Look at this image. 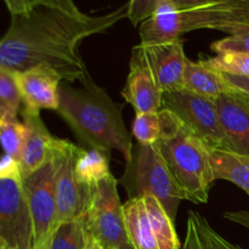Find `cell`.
I'll return each instance as SVG.
<instances>
[{
	"label": "cell",
	"mask_w": 249,
	"mask_h": 249,
	"mask_svg": "<svg viewBox=\"0 0 249 249\" xmlns=\"http://www.w3.org/2000/svg\"><path fill=\"white\" fill-rule=\"evenodd\" d=\"M21 102L15 72L0 66V109H7L17 113Z\"/></svg>",
	"instance_id": "27"
},
{
	"label": "cell",
	"mask_w": 249,
	"mask_h": 249,
	"mask_svg": "<svg viewBox=\"0 0 249 249\" xmlns=\"http://www.w3.org/2000/svg\"><path fill=\"white\" fill-rule=\"evenodd\" d=\"M215 101L226 147L249 157V111L231 94L221 95Z\"/></svg>",
	"instance_id": "15"
},
{
	"label": "cell",
	"mask_w": 249,
	"mask_h": 249,
	"mask_svg": "<svg viewBox=\"0 0 249 249\" xmlns=\"http://www.w3.org/2000/svg\"><path fill=\"white\" fill-rule=\"evenodd\" d=\"M123 212L126 230L135 249H158L143 197L129 198L123 203Z\"/></svg>",
	"instance_id": "18"
},
{
	"label": "cell",
	"mask_w": 249,
	"mask_h": 249,
	"mask_svg": "<svg viewBox=\"0 0 249 249\" xmlns=\"http://www.w3.org/2000/svg\"><path fill=\"white\" fill-rule=\"evenodd\" d=\"M212 50L216 53V55L230 53L249 55V31L241 32L215 41L212 44Z\"/></svg>",
	"instance_id": "28"
},
{
	"label": "cell",
	"mask_w": 249,
	"mask_h": 249,
	"mask_svg": "<svg viewBox=\"0 0 249 249\" xmlns=\"http://www.w3.org/2000/svg\"><path fill=\"white\" fill-rule=\"evenodd\" d=\"M78 150L79 146L71 141L60 140L57 148L58 167L55 180V228L58 224L84 215L94 194L95 186L83 184L75 175L74 162Z\"/></svg>",
	"instance_id": "9"
},
{
	"label": "cell",
	"mask_w": 249,
	"mask_h": 249,
	"mask_svg": "<svg viewBox=\"0 0 249 249\" xmlns=\"http://www.w3.org/2000/svg\"><path fill=\"white\" fill-rule=\"evenodd\" d=\"M57 148L53 160L46 163L40 169L22 178V186L33 225V248L48 246L55 229V180L58 167Z\"/></svg>",
	"instance_id": "8"
},
{
	"label": "cell",
	"mask_w": 249,
	"mask_h": 249,
	"mask_svg": "<svg viewBox=\"0 0 249 249\" xmlns=\"http://www.w3.org/2000/svg\"><path fill=\"white\" fill-rule=\"evenodd\" d=\"M91 240L83 215L58 224L53 231L49 249H87Z\"/></svg>",
	"instance_id": "22"
},
{
	"label": "cell",
	"mask_w": 249,
	"mask_h": 249,
	"mask_svg": "<svg viewBox=\"0 0 249 249\" xmlns=\"http://www.w3.org/2000/svg\"><path fill=\"white\" fill-rule=\"evenodd\" d=\"M0 179H14L22 181V172L19 162L9 155L0 157Z\"/></svg>",
	"instance_id": "30"
},
{
	"label": "cell",
	"mask_w": 249,
	"mask_h": 249,
	"mask_svg": "<svg viewBox=\"0 0 249 249\" xmlns=\"http://www.w3.org/2000/svg\"><path fill=\"white\" fill-rule=\"evenodd\" d=\"M225 218L249 229V212H229L225 214Z\"/></svg>",
	"instance_id": "33"
},
{
	"label": "cell",
	"mask_w": 249,
	"mask_h": 249,
	"mask_svg": "<svg viewBox=\"0 0 249 249\" xmlns=\"http://www.w3.org/2000/svg\"><path fill=\"white\" fill-rule=\"evenodd\" d=\"M15 78L24 112L39 114L41 109L57 111L60 101L58 90L62 78L55 71L45 66H38L23 72H15Z\"/></svg>",
	"instance_id": "12"
},
{
	"label": "cell",
	"mask_w": 249,
	"mask_h": 249,
	"mask_svg": "<svg viewBox=\"0 0 249 249\" xmlns=\"http://www.w3.org/2000/svg\"><path fill=\"white\" fill-rule=\"evenodd\" d=\"M162 0H129L128 18L133 26H138L150 18Z\"/></svg>",
	"instance_id": "29"
},
{
	"label": "cell",
	"mask_w": 249,
	"mask_h": 249,
	"mask_svg": "<svg viewBox=\"0 0 249 249\" xmlns=\"http://www.w3.org/2000/svg\"><path fill=\"white\" fill-rule=\"evenodd\" d=\"M22 116L27 126L26 140L18 160L23 178L53 160L60 139L51 135L39 114L22 111Z\"/></svg>",
	"instance_id": "13"
},
{
	"label": "cell",
	"mask_w": 249,
	"mask_h": 249,
	"mask_svg": "<svg viewBox=\"0 0 249 249\" xmlns=\"http://www.w3.org/2000/svg\"><path fill=\"white\" fill-rule=\"evenodd\" d=\"M84 219L90 237L102 249H135L126 230L117 180L112 174L95 186Z\"/></svg>",
	"instance_id": "5"
},
{
	"label": "cell",
	"mask_w": 249,
	"mask_h": 249,
	"mask_svg": "<svg viewBox=\"0 0 249 249\" xmlns=\"http://www.w3.org/2000/svg\"><path fill=\"white\" fill-rule=\"evenodd\" d=\"M32 249H49V245L44 246V247H38V248H32Z\"/></svg>",
	"instance_id": "37"
},
{
	"label": "cell",
	"mask_w": 249,
	"mask_h": 249,
	"mask_svg": "<svg viewBox=\"0 0 249 249\" xmlns=\"http://www.w3.org/2000/svg\"><path fill=\"white\" fill-rule=\"evenodd\" d=\"M128 169L133 172V194L130 198L153 196L174 221L180 202L185 197L157 147L155 145H140L136 158H133Z\"/></svg>",
	"instance_id": "7"
},
{
	"label": "cell",
	"mask_w": 249,
	"mask_h": 249,
	"mask_svg": "<svg viewBox=\"0 0 249 249\" xmlns=\"http://www.w3.org/2000/svg\"><path fill=\"white\" fill-rule=\"evenodd\" d=\"M214 179L237 185L249 196V157L223 148H209Z\"/></svg>",
	"instance_id": "17"
},
{
	"label": "cell",
	"mask_w": 249,
	"mask_h": 249,
	"mask_svg": "<svg viewBox=\"0 0 249 249\" xmlns=\"http://www.w3.org/2000/svg\"><path fill=\"white\" fill-rule=\"evenodd\" d=\"M141 46L145 50L162 91L182 88V77L189 58L185 55L181 39H175L160 45Z\"/></svg>",
	"instance_id": "14"
},
{
	"label": "cell",
	"mask_w": 249,
	"mask_h": 249,
	"mask_svg": "<svg viewBox=\"0 0 249 249\" xmlns=\"http://www.w3.org/2000/svg\"><path fill=\"white\" fill-rule=\"evenodd\" d=\"M175 10H190L208 4L212 0H167Z\"/></svg>",
	"instance_id": "32"
},
{
	"label": "cell",
	"mask_w": 249,
	"mask_h": 249,
	"mask_svg": "<svg viewBox=\"0 0 249 249\" xmlns=\"http://www.w3.org/2000/svg\"><path fill=\"white\" fill-rule=\"evenodd\" d=\"M7 10L12 15L27 14L33 9L39 6L51 7V9L60 10L68 15H72L75 17H84L83 14L73 0H4Z\"/></svg>",
	"instance_id": "24"
},
{
	"label": "cell",
	"mask_w": 249,
	"mask_h": 249,
	"mask_svg": "<svg viewBox=\"0 0 249 249\" xmlns=\"http://www.w3.org/2000/svg\"><path fill=\"white\" fill-rule=\"evenodd\" d=\"M182 88L201 96L216 100L219 96L231 94L223 74L208 66L187 60L182 77Z\"/></svg>",
	"instance_id": "16"
},
{
	"label": "cell",
	"mask_w": 249,
	"mask_h": 249,
	"mask_svg": "<svg viewBox=\"0 0 249 249\" xmlns=\"http://www.w3.org/2000/svg\"><path fill=\"white\" fill-rule=\"evenodd\" d=\"M221 74H223L228 87L230 88L231 92H241V94L249 95V77L231 75L226 74V73H221Z\"/></svg>",
	"instance_id": "31"
},
{
	"label": "cell",
	"mask_w": 249,
	"mask_h": 249,
	"mask_svg": "<svg viewBox=\"0 0 249 249\" xmlns=\"http://www.w3.org/2000/svg\"><path fill=\"white\" fill-rule=\"evenodd\" d=\"M0 249H14L12 247H10V246L5 245V243H0Z\"/></svg>",
	"instance_id": "36"
},
{
	"label": "cell",
	"mask_w": 249,
	"mask_h": 249,
	"mask_svg": "<svg viewBox=\"0 0 249 249\" xmlns=\"http://www.w3.org/2000/svg\"><path fill=\"white\" fill-rule=\"evenodd\" d=\"M80 83V89L60 85L57 112L91 150L107 156L117 150L123 155L126 165L131 164L133 141L122 117V105L114 104L89 74Z\"/></svg>",
	"instance_id": "2"
},
{
	"label": "cell",
	"mask_w": 249,
	"mask_h": 249,
	"mask_svg": "<svg viewBox=\"0 0 249 249\" xmlns=\"http://www.w3.org/2000/svg\"><path fill=\"white\" fill-rule=\"evenodd\" d=\"M184 249H242L221 237L204 216L190 212Z\"/></svg>",
	"instance_id": "19"
},
{
	"label": "cell",
	"mask_w": 249,
	"mask_h": 249,
	"mask_svg": "<svg viewBox=\"0 0 249 249\" xmlns=\"http://www.w3.org/2000/svg\"><path fill=\"white\" fill-rule=\"evenodd\" d=\"M198 29H213L230 36L249 31V0H212L190 10H175L167 0H162L155 14L141 23V45L169 43Z\"/></svg>",
	"instance_id": "3"
},
{
	"label": "cell",
	"mask_w": 249,
	"mask_h": 249,
	"mask_svg": "<svg viewBox=\"0 0 249 249\" xmlns=\"http://www.w3.org/2000/svg\"><path fill=\"white\" fill-rule=\"evenodd\" d=\"M87 249H102V247H101V246L99 245V243L96 242V241L91 240V242H90L89 247H88Z\"/></svg>",
	"instance_id": "35"
},
{
	"label": "cell",
	"mask_w": 249,
	"mask_h": 249,
	"mask_svg": "<svg viewBox=\"0 0 249 249\" xmlns=\"http://www.w3.org/2000/svg\"><path fill=\"white\" fill-rule=\"evenodd\" d=\"M203 65L231 75L249 77V55L247 53H220L215 57L201 61Z\"/></svg>",
	"instance_id": "25"
},
{
	"label": "cell",
	"mask_w": 249,
	"mask_h": 249,
	"mask_svg": "<svg viewBox=\"0 0 249 249\" xmlns=\"http://www.w3.org/2000/svg\"><path fill=\"white\" fill-rule=\"evenodd\" d=\"M143 199L158 249H180V241L175 231L174 221L167 211L153 196H143Z\"/></svg>",
	"instance_id": "20"
},
{
	"label": "cell",
	"mask_w": 249,
	"mask_h": 249,
	"mask_svg": "<svg viewBox=\"0 0 249 249\" xmlns=\"http://www.w3.org/2000/svg\"><path fill=\"white\" fill-rule=\"evenodd\" d=\"M74 170L78 180L89 186H96L101 180L111 174L109 156L97 150L79 147L75 156Z\"/></svg>",
	"instance_id": "21"
},
{
	"label": "cell",
	"mask_w": 249,
	"mask_h": 249,
	"mask_svg": "<svg viewBox=\"0 0 249 249\" xmlns=\"http://www.w3.org/2000/svg\"><path fill=\"white\" fill-rule=\"evenodd\" d=\"M27 135V126L17 119V113L0 109V145L5 155L19 160Z\"/></svg>",
	"instance_id": "23"
},
{
	"label": "cell",
	"mask_w": 249,
	"mask_h": 249,
	"mask_svg": "<svg viewBox=\"0 0 249 249\" xmlns=\"http://www.w3.org/2000/svg\"><path fill=\"white\" fill-rule=\"evenodd\" d=\"M125 17L128 4L97 17H75L46 6L12 15L9 29L0 40V66L11 72L45 66L63 80L80 82L88 75L78 53L80 43L92 34L104 33Z\"/></svg>",
	"instance_id": "1"
},
{
	"label": "cell",
	"mask_w": 249,
	"mask_h": 249,
	"mask_svg": "<svg viewBox=\"0 0 249 249\" xmlns=\"http://www.w3.org/2000/svg\"><path fill=\"white\" fill-rule=\"evenodd\" d=\"M162 125L158 112L135 114L133 123V135L140 145H155L160 138Z\"/></svg>",
	"instance_id": "26"
},
{
	"label": "cell",
	"mask_w": 249,
	"mask_h": 249,
	"mask_svg": "<svg viewBox=\"0 0 249 249\" xmlns=\"http://www.w3.org/2000/svg\"><path fill=\"white\" fill-rule=\"evenodd\" d=\"M162 108L173 112L182 125L208 148L228 150L215 100L180 88L163 92Z\"/></svg>",
	"instance_id": "6"
},
{
	"label": "cell",
	"mask_w": 249,
	"mask_h": 249,
	"mask_svg": "<svg viewBox=\"0 0 249 249\" xmlns=\"http://www.w3.org/2000/svg\"><path fill=\"white\" fill-rule=\"evenodd\" d=\"M185 199L207 203L214 179L209 148L184 125L155 143Z\"/></svg>",
	"instance_id": "4"
},
{
	"label": "cell",
	"mask_w": 249,
	"mask_h": 249,
	"mask_svg": "<svg viewBox=\"0 0 249 249\" xmlns=\"http://www.w3.org/2000/svg\"><path fill=\"white\" fill-rule=\"evenodd\" d=\"M0 243L33 248V225L22 181L0 179Z\"/></svg>",
	"instance_id": "10"
},
{
	"label": "cell",
	"mask_w": 249,
	"mask_h": 249,
	"mask_svg": "<svg viewBox=\"0 0 249 249\" xmlns=\"http://www.w3.org/2000/svg\"><path fill=\"white\" fill-rule=\"evenodd\" d=\"M122 95L125 101L133 106L135 114L162 109L163 91L141 45L133 50L130 72Z\"/></svg>",
	"instance_id": "11"
},
{
	"label": "cell",
	"mask_w": 249,
	"mask_h": 249,
	"mask_svg": "<svg viewBox=\"0 0 249 249\" xmlns=\"http://www.w3.org/2000/svg\"><path fill=\"white\" fill-rule=\"evenodd\" d=\"M231 95H233V96H235L236 99H237L238 101H240L249 111V95L241 94V92H231Z\"/></svg>",
	"instance_id": "34"
}]
</instances>
